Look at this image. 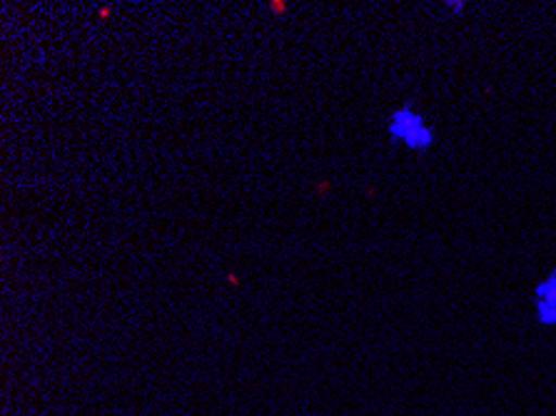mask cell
Returning <instances> with one entry per match:
<instances>
[{
  "instance_id": "1",
  "label": "cell",
  "mask_w": 556,
  "mask_h": 416,
  "mask_svg": "<svg viewBox=\"0 0 556 416\" xmlns=\"http://www.w3.org/2000/svg\"><path fill=\"white\" fill-rule=\"evenodd\" d=\"M387 135H390L392 146H402L409 152H427L437 142V135L425 115L412 105L392 110L390 121H387Z\"/></svg>"
},
{
  "instance_id": "2",
  "label": "cell",
  "mask_w": 556,
  "mask_h": 416,
  "mask_svg": "<svg viewBox=\"0 0 556 416\" xmlns=\"http://www.w3.org/2000/svg\"><path fill=\"white\" fill-rule=\"evenodd\" d=\"M534 312L539 325L556 327V269L534 287Z\"/></svg>"
}]
</instances>
